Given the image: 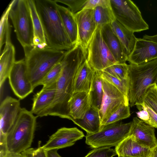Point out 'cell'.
<instances>
[{
	"instance_id": "30",
	"label": "cell",
	"mask_w": 157,
	"mask_h": 157,
	"mask_svg": "<svg viewBox=\"0 0 157 157\" xmlns=\"http://www.w3.org/2000/svg\"><path fill=\"white\" fill-rule=\"evenodd\" d=\"M136 113L138 117L155 128H157V114L144 102Z\"/></svg>"
},
{
	"instance_id": "17",
	"label": "cell",
	"mask_w": 157,
	"mask_h": 157,
	"mask_svg": "<svg viewBox=\"0 0 157 157\" xmlns=\"http://www.w3.org/2000/svg\"><path fill=\"white\" fill-rule=\"evenodd\" d=\"M119 157H151L153 149L139 143L132 135H129L115 147Z\"/></svg>"
},
{
	"instance_id": "45",
	"label": "cell",
	"mask_w": 157,
	"mask_h": 157,
	"mask_svg": "<svg viewBox=\"0 0 157 157\" xmlns=\"http://www.w3.org/2000/svg\"></svg>"
},
{
	"instance_id": "31",
	"label": "cell",
	"mask_w": 157,
	"mask_h": 157,
	"mask_svg": "<svg viewBox=\"0 0 157 157\" xmlns=\"http://www.w3.org/2000/svg\"><path fill=\"white\" fill-rule=\"evenodd\" d=\"M130 116L129 105H121L101 124V128L103 127L127 118Z\"/></svg>"
},
{
	"instance_id": "44",
	"label": "cell",
	"mask_w": 157,
	"mask_h": 157,
	"mask_svg": "<svg viewBox=\"0 0 157 157\" xmlns=\"http://www.w3.org/2000/svg\"><path fill=\"white\" fill-rule=\"evenodd\" d=\"M156 84L157 85V82H156Z\"/></svg>"
},
{
	"instance_id": "28",
	"label": "cell",
	"mask_w": 157,
	"mask_h": 157,
	"mask_svg": "<svg viewBox=\"0 0 157 157\" xmlns=\"http://www.w3.org/2000/svg\"><path fill=\"white\" fill-rule=\"evenodd\" d=\"M93 13L97 27H101L116 20L111 7H97L93 9Z\"/></svg>"
},
{
	"instance_id": "13",
	"label": "cell",
	"mask_w": 157,
	"mask_h": 157,
	"mask_svg": "<svg viewBox=\"0 0 157 157\" xmlns=\"http://www.w3.org/2000/svg\"><path fill=\"white\" fill-rule=\"evenodd\" d=\"M74 15L78 29L76 45H80L87 55L88 45L97 28L94 19L93 9H84Z\"/></svg>"
},
{
	"instance_id": "43",
	"label": "cell",
	"mask_w": 157,
	"mask_h": 157,
	"mask_svg": "<svg viewBox=\"0 0 157 157\" xmlns=\"http://www.w3.org/2000/svg\"><path fill=\"white\" fill-rule=\"evenodd\" d=\"M151 157H157V145L153 149Z\"/></svg>"
},
{
	"instance_id": "29",
	"label": "cell",
	"mask_w": 157,
	"mask_h": 157,
	"mask_svg": "<svg viewBox=\"0 0 157 157\" xmlns=\"http://www.w3.org/2000/svg\"><path fill=\"white\" fill-rule=\"evenodd\" d=\"M98 71L103 79L113 85L125 96L128 98L129 82L128 78L125 80H121L103 71Z\"/></svg>"
},
{
	"instance_id": "7",
	"label": "cell",
	"mask_w": 157,
	"mask_h": 157,
	"mask_svg": "<svg viewBox=\"0 0 157 157\" xmlns=\"http://www.w3.org/2000/svg\"><path fill=\"white\" fill-rule=\"evenodd\" d=\"M115 19L129 30L138 32L147 30L149 26L139 9L130 0H110Z\"/></svg>"
},
{
	"instance_id": "33",
	"label": "cell",
	"mask_w": 157,
	"mask_h": 157,
	"mask_svg": "<svg viewBox=\"0 0 157 157\" xmlns=\"http://www.w3.org/2000/svg\"><path fill=\"white\" fill-rule=\"evenodd\" d=\"M103 71L121 80H125L128 78V65L126 63L112 65Z\"/></svg>"
},
{
	"instance_id": "10",
	"label": "cell",
	"mask_w": 157,
	"mask_h": 157,
	"mask_svg": "<svg viewBox=\"0 0 157 157\" xmlns=\"http://www.w3.org/2000/svg\"><path fill=\"white\" fill-rule=\"evenodd\" d=\"M8 78L13 93L21 99L26 98L34 89L28 76L25 58L15 61Z\"/></svg>"
},
{
	"instance_id": "22",
	"label": "cell",
	"mask_w": 157,
	"mask_h": 157,
	"mask_svg": "<svg viewBox=\"0 0 157 157\" xmlns=\"http://www.w3.org/2000/svg\"><path fill=\"white\" fill-rule=\"evenodd\" d=\"M15 51L11 42L5 43L4 49L1 54L0 59V88L8 78L9 74L15 62Z\"/></svg>"
},
{
	"instance_id": "5",
	"label": "cell",
	"mask_w": 157,
	"mask_h": 157,
	"mask_svg": "<svg viewBox=\"0 0 157 157\" xmlns=\"http://www.w3.org/2000/svg\"><path fill=\"white\" fill-rule=\"evenodd\" d=\"M37 117L22 108L17 122L7 134L5 145L7 151L21 153L30 148L34 138Z\"/></svg>"
},
{
	"instance_id": "15",
	"label": "cell",
	"mask_w": 157,
	"mask_h": 157,
	"mask_svg": "<svg viewBox=\"0 0 157 157\" xmlns=\"http://www.w3.org/2000/svg\"><path fill=\"white\" fill-rule=\"evenodd\" d=\"M157 59V43L137 38L134 48L128 56L130 64L139 65Z\"/></svg>"
},
{
	"instance_id": "11",
	"label": "cell",
	"mask_w": 157,
	"mask_h": 157,
	"mask_svg": "<svg viewBox=\"0 0 157 157\" xmlns=\"http://www.w3.org/2000/svg\"><path fill=\"white\" fill-rule=\"evenodd\" d=\"M103 91L101 105L99 110L101 124L121 105H129L128 98L103 79Z\"/></svg>"
},
{
	"instance_id": "2",
	"label": "cell",
	"mask_w": 157,
	"mask_h": 157,
	"mask_svg": "<svg viewBox=\"0 0 157 157\" xmlns=\"http://www.w3.org/2000/svg\"><path fill=\"white\" fill-rule=\"evenodd\" d=\"M43 26L46 48L67 51L75 46L63 27L55 0H34Z\"/></svg>"
},
{
	"instance_id": "21",
	"label": "cell",
	"mask_w": 157,
	"mask_h": 157,
	"mask_svg": "<svg viewBox=\"0 0 157 157\" xmlns=\"http://www.w3.org/2000/svg\"><path fill=\"white\" fill-rule=\"evenodd\" d=\"M95 72V71L90 66L86 59L75 75L74 92L83 91L89 93Z\"/></svg>"
},
{
	"instance_id": "18",
	"label": "cell",
	"mask_w": 157,
	"mask_h": 157,
	"mask_svg": "<svg viewBox=\"0 0 157 157\" xmlns=\"http://www.w3.org/2000/svg\"><path fill=\"white\" fill-rule=\"evenodd\" d=\"M102 38L118 63H125L128 55L124 47L113 32L111 24L101 27Z\"/></svg>"
},
{
	"instance_id": "6",
	"label": "cell",
	"mask_w": 157,
	"mask_h": 157,
	"mask_svg": "<svg viewBox=\"0 0 157 157\" xmlns=\"http://www.w3.org/2000/svg\"><path fill=\"white\" fill-rule=\"evenodd\" d=\"M9 17L23 48L33 46V27L27 0H14Z\"/></svg>"
},
{
	"instance_id": "19",
	"label": "cell",
	"mask_w": 157,
	"mask_h": 157,
	"mask_svg": "<svg viewBox=\"0 0 157 157\" xmlns=\"http://www.w3.org/2000/svg\"><path fill=\"white\" fill-rule=\"evenodd\" d=\"M90 107L89 93L74 92L68 103L71 120L82 118Z\"/></svg>"
},
{
	"instance_id": "40",
	"label": "cell",
	"mask_w": 157,
	"mask_h": 157,
	"mask_svg": "<svg viewBox=\"0 0 157 157\" xmlns=\"http://www.w3.org/2000/svg\"><path fill=\"white\" fill-rule=\"evenodd\" d=\"M57 151L54 149L45 151L47 157H62L58 154Z\"/></svg>"
},
{
	"instance_id": "3",
	"label": "cell",
	"mask_w": 157,
	"mask_h": 157,
	"mask_svg": "<svg viewBox=\"0 0 157 157\" xmlns=\"http://www.w3.org/2000/svg\"><path fill=\"white\" fill-rule=\"evenodd\" d=\"M28 76L34 88L60 62L67 51L32 46L24 48Z\"/></svg>"
},
{
	"instance_id": "36",
	"label": "cell",
	"mask_w": 157,
	"mask_h": 157,
	"mask_svg": "<svg viewBox=\"0 0 157 157\" xmlns=\"http://www.w3.org/2000/svg\"><path fill=\"white\" fill-rule=\"evenodd\" d=\"M117 155L115 149L103 147L94 148L85 157H113Z\"/></svg>"
},
{
	"instance_id": "20",
	"label": "cell",
	"mask_w": 157,
	"mask_h": 157,
	"mask_svg": "<svg viewBox=\"0 0 157 157\" xmlns=\"http://www.w3.org/2000/svg\"><path fill=\"white\" fill-rule=\"evenodd\" d=\"M56 90V83L48 86H43L34 96L31 112L37 116L48 108L54 101Z\"/></svg>"
},
{
	"instance_id": "4",
	"label": "cell",
	"mask_w": 157,
	"mask_h": 157,
	"mask_svg": "<svg viewBox=\"0 0 157 157\" xmlns=\"http://www.w3.org/2000/svg\"><path fill=\"white\" fill-rule=\"evenodd\" d=\"M130 106L139 109L144 102L147 89L157 81V59L139 65H128Z\"/></svg>"
},
{
	"instance_id": "23",
	"label": "cell",
	"mask_w": 157,
	"mask_h": 157,
	"mask_svg": "<svg viewBox=\"0 0 157 157\" xmlns=\"http://www.w3.org/2000/svg\"><path fill=\"white\" fill-rule=\"evenodd\" d=\"M72 121L85 131L87 135L96 133L100 130L101 122L99 110L92 106L81 119H73Z\"/></svg>"
},
{
	"instance_id": "39",
	"label": "cell",
	"mask_w": 157,
	"mask_h": 157,
	"mask_svg": "<svg viewBox=\"0 0 157 157\" xmlns=\"http://www.w3.org/2000/svg\"><path fill=\"white\" fill-rule=\"evenodd\" d=\"M21 153L24 157H47L45 151L40 147H30Z\"/></svg>"
},
{
	"instance_id": "24",
	"label": "cell",
	"mask_w": 157,
	"mask_h": 157,
	"mask_svg": "<svg viewBox=\"0 0 157 157\" xmlns=\"http://www.w3.org/2000/svg\"><path fill=\"white\" fill-rule=\"evenodd\" d=\"M57 6L66 32L71 42L75 46L77 41L78 29L74 14L69 8L58 4Z\"/></svg>"
},
{
	"instance_id": "42",
	"label": "cell",
	"mask_w": 157,
	"mask_h": 157,
	"mask_svg": "<svg viewBox=\"0 0 157 157\" xmlns=\"http://www.w3.org/2000/svg\"><path fill=\"white\" fill-rule=\"evenodd\" d=\"M143 38L157 43V34L152 36L145 35L143 36Z\"/></svg>"
},
{
	"instance_id": "9",
	"label": "cell",
	"mask_w": 157,
	"mask_h": 157,
	"mask_svg": "<svg viewBox=\"0 0 157 157\" xmlns=\"http://www.w3.org/2000/svg\"><path fill=\"white\" fill-rule=\"evenodd\" d=\"M86 60L95 71H103L118 63L103 40L101 27H97L89 44Z\"/></svg>"
},
{
	"instance_id": "16",
	"label": "cell",
	"mask_w": 157,
	"mask_h": 157,
	"mask_svg": "<svg viewBox=\"0 0 157 157\" xmlns=\"http://www.w3.org/2000/svg\"><path fill=\"white\" fill-rule=\"evenodd\" d=\"M154 127L136 117L133 118L129 135L142 145L153 149L157 145Z\"/></svg>"
},
{
	"instance_id": "8",
	"label": "cell",
	"mask_w": 157,
	"mask_h": 157,
	"mask_svg": "<svg viewBox=\"0 0 157 157\" xmlns=\"http://www.w3.org/2000/svg\"><path fill=\"white\" fill-rule=\"evenodd\" d=\"M132 122L124 124H109L102 127L98 132L86 134V143L93 148L116 147L129 136Z\"/></svg>"
},
{
	"instance_id": "26",
	"label": "cell",
	"mask_w": 157,
	"mask_h": 157,
	"mask_svg": "<svg viewBox=\"0 0 157 157\" xmlns=\"http://www.w3.org/2000/svg\"><path fill=\"white\" fill-rule=\"evenodd\" d=\"M33 21L34 38L33 47L46 48L47 44L42 24L34 0H27Z\"/></svg>"
},
{
	"instance_id": "32",
	"label": "cell",
	"mask_w": 157,
	"mask_h": 157,
	"mask_svg": "<svg viewBox=\"0 0 157 157\" xmlns=\"http://www.w3.org/2000/svg\"><path fill=\"white\" fill-rule=\"evenodd\" d=\"M63 65L61 61L56 65L44 76L39 84L47 86L56 83L62 72Z\"/></svg>"
},
{
	"instance_id": "14",
	"label": "cell",
	"mask_w": 157,
	"mask_h": 157,
	"mask_svg": "<svg viewBox=\"0 0 157 157\" xmlns=\"http://www.w3.org/2000/svg\"><path fill=\"white\" fill-rule=\"evenodd\" d=\"M84 136L83 132L76 127H63L58 129L40 147L45 151L58 150L72 146Z\"/></svg>"
},
{
	"instance_id": "38",
	"label": "cell",
	"mask_w": 157,
	"mask_h": 157,
	"mask_svg": "<svg viewBox=\"0 0 157 157\" xmlns=\"http://www.w3.org/2000/svg\"><path fill=\"white\" fill-rule=\"evenodd\" d=\"M99 6L111 7L110 0H86L84 9L93 10Z\"/></svg>"
},
{
	"instance_id": "27",
	"label": "cell",
	"mask_w": 157,
	"mask_h": 157,
	"mask_svg": "<svg viewBox=\"0 0 157 157\" xmlns=\"http://www.w3.org/2000/svg\"><path fill=\"white\" fill-rule=\"evenodd\" d=\"M103 79L97 71L95 72L89 92L91 106L99 110L103 95Z\"/></svg>"
},
{
	"instance_id": "41",
	"label": "cell",
	"mask_w": 157,
	"mask_h": 157,
	"mask_svg": "<svg viewBox=\"0 0 157 157\" xmlns=\"http://www.w3.org/2000/svg\"><path fill=\"white\" fill-rule=\"evenodd\" d=\"M2 157H24L21 153H11L7 151Z\"/></svg>"
},
{
	"instance_id": "37",
	"label": "cell",
	"mask_w": 157,
	"mask_h": 157,
	"mask_svg": "<svg viewBox=\"0 0 157 157\" xmlns=\"http://www.w3.org/2000/svg\"><path fill=\"white\" fill-rule=\"evenodd\" d=\"M67 6L73 14H75L84 9L86 0H55Z\"/></svg>"
},
{
	"instance_id": "25",
	"label": "cell",
	"mask_w": 157,
	"mask_h": 157,
	"mask_svg": "<svg viewBox=\"0 0 157 157\" xmlns=\"http://www.w3.org/2000/svg\"><path fill=\"white\" fill-rule=\"evenodd\" d=\"M112 29L124 47L128 56L132 52L137 40L133 32L116 20L111 23Z\"/></svg>"
},
{
	"instance_id": "35",
	"label": "cell",
	"mask_w": 157,
	"mask_h": 157,
	"mask_svg": "<svg viewBox=\"0 0 157 157\" xmlns=\"http://www.w3.org/2000/svg\"><path fill=\"white\" fill-rule=\"evenodd\" d=\"M144 103L157 114V85L150 86L147 89Z\"/></svg>"
},
{
	"instance_id": "12",
	"label": "cell",
	"mask_w": 157,
	"mask_h": 157,
	"mask_svg": "<svg viewBox=\"0 0 157 157\" xmlns=\"http://www.w3.org/2000/svg\"><path fill=\"white\" fill-rule=\"evenodd\" d=\"M22 109L19 100L11 97H7L1 103L0 106V143L5 141L7 134L17 122Z\"/></svg>"
},
{
	"instance_id": "34",
	"label": "cell",
	"mask_w": 157,
	"mask_h": 157,
	"mask_svg": "<svg viewBox=\"0 0 157 157\" xmlns=\"http://www.w3.org/2000/svg\"><path fill=\"white\" fill-rule=\"evenodd\" d=\"M14 0L12 1L2 14L0 22V50L5 44V37L8 24L9 13Z\"/></svg>"
},
{
	"instance_id": "1",
	"label": "cell",
	"mask_w": 157,
	"mask_h": 157,
	"mask_svg": "<svg viewBox=\"0 0 157 157\" xmlns=\"http://www.w3.org/2000/svg\"><path fill=\"white\" fill-rule=\"evenodd\" d=\"M86 58L87 55L79 45H75L66 51L61 61L63 68L61 75L56 82L55 98L51 105L37 117L53 116L71 120L68 103L74 92L75 76L78 69Z\"/></svg>"
}]
</instances>
